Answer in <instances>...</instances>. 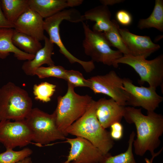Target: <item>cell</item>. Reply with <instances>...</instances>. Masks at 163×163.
<instances>
[{"label": "cell", "instance_id": "f1b7e54d", "mask_svg": "<svg viewBox=\"0 0 163 163\" xmlns=\"http://www.w3.org/2000/svg\"><path fill=\"white\" fill-rule=\"evenodd\" d=\"M116 18L118 23L124 26L130 25L133 21V18L131 14L124 10L118 11L116 14Z\"/></svg>", "mask_w": 163, "mask_h": 163}, {"label": "cell", "instance_id": "e0dca14e", "mask_svg": "<svg viewBox=\"0 0 163 163\" xmlns=\"http://www.w3.org/2000/svg\"><path fill=\"white\" fill-rule=\"evenodd\" d=\"M44 40V46L36 53L34 58L27 60L23 64L22 69L27 75H35L36 69L43 64H46L48 66L55 65L51 58L54 54V44L46 36Z\"/></svg>", "mask_w": 163, "mask_h": 163}, {"label": "cell", "instance_id": "ac0fdd59", "mask_svg": "<svg viewBox=\"0 0 163 163\" xmlns=\"http://www.w3.org/2000/svg\"><path fill=\"white\" fill-rule=\"evenodd\" d=\"M85 20L95 21L92 30L105 32L113 26L115 20H111V13L107 6L101 5L86 11L83 15Z\"/></svg>", "mask_w": 163, "mask_h": 163}, {"label": "cell", "instance_id": "836d02e7", "mask_svg": "<svg viewBox=\"0 0 163 163\" xmlns=\"http://www.w3.org/2000/svg\"><path fill=\"white\" fill-rule=\"evenodd\" d=\"M32 161L31 158L27 157L23 160L20 161L16 163H32Z\"/></svg>", "mask_w": 163, "mask_h": 163}, {"label": "cell", "instance_id": "30bf717a", "mask_svg": "<svg viewBox=\"0 0 163 163\" xmlns=\"http://www.w3.org/2000/svg\"><path fill=\"white\" fill-rule=\"evenodd\" d=\"M25 119L0 121V142L6 149L23 147L33 141L32 132Z\"/></svg>", "mask_w": 163, "mask_h": 163}, {"label": "cell", "instance_id": "ba28073f", "mask_svg": "<svg viewBox=\"0 0 163 163\" xmlns=\"http://www.w3.org/2000/svg\"><path fill=\"white\" fill-rule=\"evenodd\" d=\"M141 56L123 55L117 60L116 64L127 65L133 68L139 75L138 82L143 85L147 82L149 86L156 88L161 87L163 83V55L155 59L147 60Z\"/></svg>", "mask_w": 163, "mask_h": 163}, {"label": "cell", "instance_id": "d590c367", "mask_svg": "<svg viewBox=\"0 0 163 163\" xmlns=\"http://www.w3.org/2000/svg\"></svg>", "mask_w": 163, "mask_h": 163}, {"label": "cell", "instance_id": "7402d4cb", "mask_svg": "<svg viewBox=\"0 0 163 163\" xmlns=\"http://www.w3.org/2000/svg\"><path fill=\"white\" fill-rule=\"evenodd\" d=\"M14 45L25 53L35 55L42 47V44L32 37L18 31L14 29L12 37Z\"/></svg>", "mask_w": 163, "mask_h": 163}, {"label": "cell", "instance_id": "f546056e", "mask_svg": "<svg viewBox=\"0 0 163 163\" xmlns=\"http://www.w3.org/2000/svg\"><path fill=\"white\" fill-rule=\"evenodd\" d=\"M110 127V135L113 139L117 140L120 139L123 136V127L120 122H117L113 123Z\"/></svg>", "mask_w": 163, "mask_h": 163}, {"label": "cell", "instance_id": "4316f807", "mask_svg": "<svg viewBox=\"0 0 163 163\" xmlns=\"http://www.w3.org/2000/svg\"><path fill=\"white\" fill-rule=\"evenodd\" d=\"M67 70L62 66L55 65L45 67L40 66L35 72L39 78L54 77L65 80Z\"/></svg>", "mask_w": 163, "mask_h": 163}, {"label": "cell", "instance_id": "8992f818", "mask_svg": "<svg viewBox=\"0 0 163 163\" xmlns=\"http://www.w3.org/2000/svg\"><path fill=\"white\" fill-rule=\"evenodd\" d=\"M82 23L85 35L82 45L85 54L94 62L118 67L116 61L123 56V54L111 48L103 32L94 31L85 23Z\"/></svg>", "mask_w": 163, "mask_h": 163}, {"label": "cell", "instance_id": "2e32d148", "mask_svg": "<svg viewBox=\"0 0 163 163\" xmlns=\"http://www.w3.org/2000/svg\"><path fill=\"white\" fill-rule=\"evenodd\" d=\"M29 8L43 18L50 17L68 7L79 6L82 0H28Z\"/></svg>", "mask_w": 163, "mask_h": 163}, {"label": "cell", "instance_id": "484cf974", "mask_svg": "<svg viewBox=\"0 0 163 163\" xmlns=\"http://www.w3.org/2000/svg\"><path fill=\"white\" fill-rule=\"evenodd\" d=\"M6 149L5 151L0 153V163H16L29 157L33 153L32 150L28 148L19 151Z\"/></svg>", "mask_w": 163, "mask_h": 163}, {"label": "cell", "instance_id": "d4e9b609", "mask_svg": "<svg viewBox=\"0 0 163 163\" xmlns=\"http://www.w3.org/2000/svg\"><path fill=\"white\" fill-rule=\"evenodd\" d=\"M56 85L47 82L35 84L33 87V92L35 98L43 102H47L56 91Z\"/></svg>", "mask_w": 163, "mask_h": 163}, {"label": "cell", "instance_id": "d6a6232c", "mask_svg": "<svg viewBox=\"0 0 163 163\" xmlns=\"http://www.w3.org/2000/svg\"><path fill=\"white\" fill-rule=\"evenodd\" d=\"M159 155L158 153H156L154 155L152 156L151 158L149 159L148 158H145V163H152L153 161L155 158Z\"/></svg>", "mask_w": 163, "mask_h": 163}, {"label": "cell", "instance_id": "9c48e42d", "mask_svg": "<svg viewBox=\"0 0 163 163\" xmlns=\"http://www.w3.org/2000/svg\"><path fill=\"white\" fill-rule=\"evenodd\" d=\"M87 79L89 88L95 94L106 95L119 104L126 106L128 95L123 88V78L115 71L111 70L104 75L93 76Z\"/></svg>", "mask_w": 163, "mask_h": 163}, {"label": "cell", "instance_id": "44dd1931", "mask_svg": "<svg viewBox=\"0 0 163 163\" xmlns=\"http://www.w3.org/2000/svg\"><path fill=\"white\" fill-rule=\"evenodd\" d=\"M138 27L142 30L154 28L163 31V0H155L153 11L151 15L145 19H140Z\"/></svg>", "mask_w": 163, "mask_h": 163}, {"label": "cell", "instance_id": "7a4b0ae2", "mask_svg": "<svg viewBox=\"0 0 163 163\" xmlns=\"http://www.w3.org/2000/svg\"><path fill=\"white\" fill-rule=\"evenodd\" d=\"M96 101L93 100L85 113L66 130L69 134L83 138L97 148L103 155L109 153L114 145L110 132L101 125L95 113Z\"/></svg>", "mask_w": 163, "mask_h": 163}, {"label": "cell", "instance_id": "5b68a950", "mask_svg": "<svg viewBox=\"0 0 163 163\" xmlns=\"http://www.w3.org/2000/svg\"><path fill=\"white\" fill-rule=\"evenodd\" d=\"M64 20L77 23L85 20L83 15L79 11L72 8L64 9L44 20L43 27L49 36V39L59 48L60 52L72 64L78 62L87 72H90L94 68V62L90 60L85 61L79 59L73 55L66 48L61 39L59 33V25Z\"/></svg>", "mask_w": 163, "mask_h": 163}, {"label": "cell", "instance_id": "7c38bea8", "mask_svg": "<svg viewBox=\"0 0 163 163\" xmlns=\"http://www.w3.org/2000/svg\"><path fill=\"white\" fill-rule=\"evenodd\" d=\"M66 139L70 149L66 160L62 163L73 161L78 163H99L104 155L97 148L83 138Z\"/></svg>", "mask_w": 163, "mask_h": 163}, {"label": "cell", "instance_id": "cb8c5ba5", "mask_svg": "<svg viewBox=\"0 0 163 163\" xmlns=\"http://www.w3.org/2000/svg\"><path fill=\"white\" fill-rule=\"evenodd\" d=\"M119 28L117 22L115 20L112 28L109 31L103 33L111 46L117 48L123 55H132L119 33Z\"/></svg>", "mask_w": 163, "mask_h": 163}, {"label": "cell", "instance_id": "1f68e13d", "mask_svg": "<svg viewBox=\"0 0 163 163\" xmlns=\"http://www.w3.org/2000/svg\"><path fill=\"white\" fill-rule=\"evenodd\" d=\"M123 0H101L100 2L102 5L107 6L108 5H113L117 4L122 2Z\"/></svg>", "mask_w": 163, "mask_h": 163}, {"label": "cell", "instance_id": "e575fe53", "mask_svg": "<svg viewBox=\"0 0 163 163\" xmlns=\"http://www.w3.org/2000/svg\"><path fill=\"white\" fill-rule=\"evenodd\" d=\"M68 163H78V162L76 161H71L70 162H69Z\"/></svg>", "mask_w": 163, "mask_h": 163}, {"label": "cell", "instance_id": "8fae6325", "mask_svg": "<svg viewBox=\"0 0 163 163\" xmlns=\"http://www.w3.org/2000/svg\"><path fill=\"white\" fill-rule=\"evenodd\" d=\"M123 80V88L128 95L126 106L140 107L147 112L154 111L162 101L163 97L156 93V88L136 86L128 78Z\"/></svg>", "mask_w": 163, "mask_h": 163}, {"label": "cell", "instance_id": "4dcf8cb0", "mask_svg": "<svg viewBox=\"0 0 163 163\" xmlns=\"http://www.w3.org/2000/svg\"><path fill=\"white\" fill-rule=\"evenodd\" d=\"M14 28V24L8 21L2 10L0 1V29Z\"/></svg>", "mask_w": 163, "mask_h": 163}, {"label": "cell", "instance_id": "3957f363", "mask_svg": "<svg viewBox=\"0 0 163 163\" xmlns=\"http://www.w3.org/2000/svg\"><path fill=\"white\" fill-rule=\"evenodd\" d=\"M67 83V92L58 97L57 106L53 113L58 129L66 137V129L85 113L93 100L88 95L77 94L74 87Z\"/></svg>", "mask_w": 163, "mask_h": 163}, {"label": "cell", "instance_id": "6da1fadb", "mask_svg": "<svg viewBox=\"0 0 163 163\" xmlns=\"http://www.w3.org/2000/svg\"><path fill=\"white\" fill-rule=\"evenodd\" d=\"M123 117L127 123L136 126V138L133 144L136 154L143 156L148 151L152 156L154 155L163 133V115L155 111H147L145 115L141 108L125 106Z\"/></svg>", "mask_w": 163, "mask_h": 163}, {"label": "cell", "instance_id": "5bb4252c", "mask_svg": "<svg viewBox=\"0 0 163 163\" xmlns=\"http://www.w3.org/2000/svg\"><path fill=\"white\" fill-rule=\"evenodd\" d=\"M44 20L30 8L14 23L16 30L30 36L39 41L44 40Z\"/></svg>", "mask_w": 163, "mask_h": 163}, {"label": "cell", "instance_id": "ffe728a7", "mask_svg": "<svg viewBox=\"0 0 163 163\" xmlns=\"http://www.w3.org/2000/svg\"><path fill=\"white\" fill-rule=\"evenodd\" d=\"M0 1L5 17L13 24L29 8L28 0H1Z\"/></svg>", "mask_w": 163, "mask_h": 163}, {"label": "cell", "instance_id": "277c9868", "mask_svg": "<svg viewBox=\"0 0 163 163\" xmlns=\"http://www.w3.org/2000/svg\"><path fill=\"white\" fill-rule=\"evenodd\" d=\"M31 97L24 89L9 82L0 89V121L24 120L32 108Z\"/></svg>", "mask_w": 163, "mask_h": 163}, {"label": "cell", "instance_id": "4fadbf2b", "mask_svg": "<svg viewBox=\"0 0 163 163\" xmlns=\"http://www.w3.org/2000/svg\"><path fill=\"white\" fill-rule=\"evenodd\" d=\"M118 30L124 43L133 56L143 57L146 59L160 48V46L154 43L149 36L133 34L126 29L120 27Z\"/></svg>", "mask_w": 163, "mask_h": 163}, {"label": "cell", "instance_id": "603a6c76", "mask_svg": "<svg viewBox=\"0 0 163 163\" xmlns=\"http://www.w3.org/2000/svg\"><path fill=\"white\" fill-rule=\"evenodd\" d=\"M135 136V133L133 131L130 135L128 148L126 151L114 156L108 153L103 155L99 163H137L133 152Z\"/></svg>", "mask_w": 163, "mask_h": 163}, {"label": "cell", "instance_id": "9a60e30c", "mask_svg": "<svg viewBox=\"0 0 163 163\" xmlns=\"http://www.w3.org/2000/svg\"><path fill=\"white\" fill-rule=\"evenodd\" d=\"M125 107L111 98H101L96 101V114L102 127L106 129L113 123L120 122L123 117Z\"/></svg>", "mask_w": 163, "mask_h": 163}, {"label": "cell", "instance_id": "d6986e66", "mask_svg": "<svg viewBox=\"0 0 163 163\" xmlns=\"http://www.w3.org/2000/svg\"><path fill=\"white\" fill-rule=\"evenodd\" d=\"M14 30L13 28L0 29V58L4 59L9 55L10 53H12L18 59L20 60L33 59L34 55L25 53L13 44L12 37Z\"/></svg>", "mask_w": 163, "mask_h": 163}, {"label": "cell", "instance_id": "83f0119b", "mask_svg": "<svg viewBox=\"0 0 163 163\" xmlns=\"http://www.w3.org/2000/svg\"><path fill=\"white\" fill-rule=\"evenodd\" d=\"M65 80L74 88L78 87L89 88L88 80L85 79L82 74L78 71L67 70Z\"/></svg>", "mask_w": 163, "mask_h": 163}, {"label": "cell", "instance_id": "52a82bcc", "mask_svg": "<svg viewBox=\"0 0 163 163\" xmlns=\"http://www.w3.org/2000/svg\"><path fill=\"white\" fill-rule=\"evenodd\" d=\"M25 120L32 132L33 141L38 146L66 139L58 129L53 113L49 114L34 108Z\"/></svg>", "mask_w": 163, "mask_h": 163}]
</instances>
